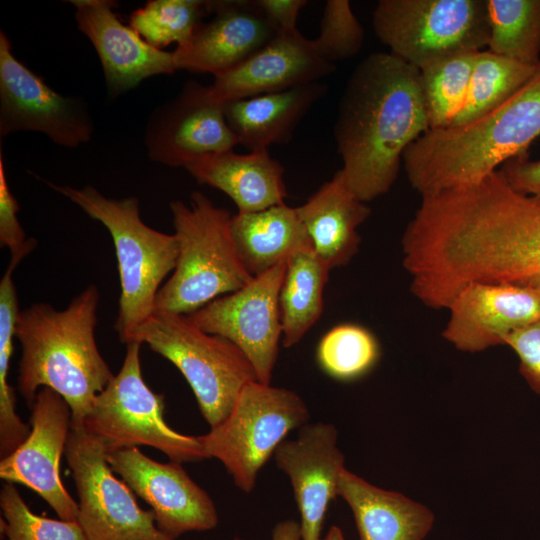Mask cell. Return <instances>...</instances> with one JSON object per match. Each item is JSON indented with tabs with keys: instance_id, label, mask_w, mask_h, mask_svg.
<instances>
[{
	"instance_id": "cell-1",
	"label": "cell",
	"mask_w": 540,
	"mask_h": 540,
	"mask_svg": "<svg viewBox=\"0 0 540 540\" xmlns=\"http://www.w3.org/2000/svg\"><path fill=\"white\" fill-rule=\"evenodd\" d=\"M419 77L390 52H376L347 81L334 137L344 182L363 202L391 189L405 150L429 130Z\"/></svg>"
},
{
	"instance_id": "cell-2",
	"label": "cell",
	"mask_w": 540,
	"mask_h": 540,
	"mask_svg": "<svg viewBox=\"0 0 540 540\" xmlns=\"http://www.w3.org/2000/svg\"><path fill=\"white\" fill-rule=\"evenodd\" d=\"M442 273L456 291L472 283L540 289V197L496 171L454 200L440 231Z\"/></svg>"
},
{
	"instance_id": "cell-3",
	"label": "cell",
	"mask_w": 540,
	"mask_h": 540,
	"mask_svg": "<svg viewBox=\"0 0 540 540\" xmlns=\"http://www.w3.org/2000/svg\"><path fill=\"white\" fill-rule=\"evenodd\" d=\"M99 291L89 285L65 309L35 303L20 310L15 337L21 345L17 388L29 408L38 391L60 394L81 426L95 397L114 374L96 344Z\"/></svg>"
},
{
	"instance_id": "cell-4",
	"label": "cell",
	"mask_w": 540,
	"mask_h": 540,
	"mask_svg": "<svg viewBox=\"0 0 540 540\" xmlns=\"http://www.w3.org/2000/svg\"><path fill=\"white\" fill-rule=\"evenodd\" d=\"M539 135L540 63L502 104L468 124L427 130L402 161L411 186L423 197L481 181L526 154Z\"/></svg>"
},
{
	"instance_id": "cell-5",
	"label": "cell",
	"mask_w": 540,
	"mask_h": 540,
	"mask_svg": "<svg viewBox=\"0 0 540 540\" xmlns=\"http://www.w3.org/2000/svg\"><path fill=\"white\" fill-rule=\"evenodd\" d=\"M50 188L79 206L109 231L117 257L121 293L115 330L127 344L155 312L157 293L174 271L178 243L146 225L135 197L111 199L92 186L73 188L47 182Z\"/></svg>"
},
{
	"instance_id": "cell-6",
	"label": "cell",
	"mask_w": 540,
	"mask_h": 540,
	"mask_svg": "<svg viewBox=\"0 0 540 540\" xmlns=\"http://www.w3.org/2000/svg\"><path fill=\"white\" fill-rule=\"evenodd\" d=\"M178 243L171 277L157 293L155 310L189 315L253 277L244 267L231 235V213L216 207L201 192L190 204H170Z\"/></svg>"
},
{
	"instance_id": "cell-7",
	"label": "cell",
	"mask_w": 540,
	"mask_h": 540,
	"mask_svg": "<svg viewBox=\"0 0 540 540\" xmlns=\"http://www.w3.org/2000/svg\"><path fill=\"white\" fill-rule=\"evenodd\" d=\"M132 342L147 344L182 373L210 428L226 418L244 386L258 381L235 344L201 330L186 315L155 310Z\"/></svg>"
},
{
	"instance_id": "cell-8",
	"label": "cell",
	"mask_w": 540,
	"mask_h": 540,
	"mask_svg": "<svg viewBox=\"0 0 540 540\" xmlns=\"http://www.w3.org/2000/svg\"><path fill=\"white\" fill-rule=\"evenodd\" d=\"M306 403L287 388L248 383L226 418L198 436L206 458L219 460L243 492H251L257 476L290 431L308 422Z\"/></svg>"
},
{
	"instance_id": "cell-9",
	"label": "cell",
	"mask_w": 540,
	"mask_h": 540,
	"mask_svg": "<svg viewBox=\"0 0 540 540\" xmlns=\"http://www.w3.org/2000/svg\"><path fill=\"white\" fill-rule=\"evenodd\" d=\"M140 347L139 342L126 344L119 372L95 397L81 426L99 438L108 453L149 446L178 463L207 459L198 436L181 434L165 421V397L145 383Z\"/></svg>"
},
{
	"instance_id": "cell-10",
	"label": "cell",
	"mask_w": 540,
	"mask_h": 540,
	"mask_svg": "<svg viewBox=\"0 0 540 540\" xmlns=\"http://www.w3.org/2000/svg\"><path fill=\"white\" fill-rule=\"evenodd\" d=\"M372 25L391 54L419 70L489 39L486 0H380Z\"/></svg>"
},
{
	"instance_id": "cell-11",
	"label": "cell",
	"mask_w": 540,
	"mask_h": 540,
	"mask_svg": "<svg viewBox=\"0 0 540 540\" xmlns=\"http://www.w3.org/2000/svg\"><path fill=\"white\" fill-rule=\"evenodd\" d=\"M65 457L78 495V517L88 540H175L158 530L152 510L142 509L119 480L103 442L71 423Z\"/></svg>"
},
{
	"instance_id": "cell-12",
	"label": "cell",
	"mask_w": 540,
	"mask_h": 540,
	"mask_svg": "<svg viewBox=\"0 0 540 540\" xmlns=\"http://www.w3.org/2000/svg\"><path fill=\"white\" fill-rule=\"evenodd\" d=\"M285 270L286 262L186 315L201 330L235 344L263 384L271 383L282 336L279 297Z\"/></svg>"
},
{
	"instance_id": "cell-13",
	"label": "cell",
	"mask_w": 540,
	"mask_h": 540,
	"mask_svg": "<svg viewBox=\"0 0 540 540\" xmlns=\"http://www.w3.org/2000/svg\"><path fill=\"white\" fill-rule=\"evenodd\" d=\"M0 134L36 131L58 145L75 148L90 140L93 127L84 108L50 88L20 62L0 33Z\"/></svg>"
},
{
	"instance_id": "cell-14",
	"label": "cell",
	"mask_w": 540,
	"mask_h": 540,
	"mask_svg": "<svg viewBox=\"0 0 540 540\" xmlns=\"http://www.w3.org/2000/svg\"><path fill=\"white\" fill-rule=\"evenodd\" d=\"M30 433L8 456L0 461V477L36 492L59 519L77 521L78 503L66 490L60 476L72 411L56 391L42 387L31 407Z\"/></svg>"
},
{
	"instance_id": "cell-15",
	"label": "cell",
	"mask_w": 540,
	"mask_h": 540,
	"mask_svg": "<svg viewBox=\"0 0 540 540\" xmlns=\"http://www.w3.org/2000/svg\"><path fill=\"white\" fill-rule=\"evenodd\" d=\"M114 473L151 506L160 532L175 539L190 531H207L218 524L213 500L185 471L181 463H162L138 447L107 454Z\"/></svg>"
},
{
	"instance_id": "cell-16",
	"label": "cell",
	"mask_w": 540,
	"mask_h": 540,
	"mask_svg": "<svg viewBox=\"0 0 540 540\" xmlns=\"http://www.w3.org/2000/svg\"><path fill=\"white\" fill-rule=\"evenodd\" d=\"M443 338L462 352L505 345L516 330L540 318V289L512 284L472 283L447 308Z\"/></svg>"
},
{
	"instance_id": "cell-17",
	"label": "cell",
	"mask_w": 540,
	"mask_h": 540,
	"mask_svg": "<svg viewBox=\"0 0 540 540\" xmlns=\"http://www.w3.org/2000/svg\"><path fill=\"white\" fill-rule=\"evenodd\" d=\"M337 430L330 423H306L293 440L276 449V466L289 478L300 513L302 540H321L330 502L338 496L344 456L337 446Z\"/></svg>"
},
{
	"instance_id": "cell-18",
	"label": "cell",
	"mask_w": 540,
	"mask_h": 540,
	"mask_svg": "<svg viewBox=\"0 0 540 540\" xmlns=\"http://www.w3.org/2000/svg\"><path fill=\"white\" fill-rule=\"evenodd\" d=\"M335 70L316 53L297 28L279 29L263 48L206 86L211 99L230 101L318 82Z\"/></svg>"
},
{
	"instance_id": "cell-19",
	"label": "cell",
	"mask_w": 540,
	"mask_h": 540,
	"mask_svg": "<svg viewBox=\"0 0 540 540\" xmlns=\"http://www.w3.org/2000/svg\"><path fill=\"white\" fill-rule=\"evenodd\" d=\"M149 156L165 165L186 167L206 154L232 150L238 140L230 129L224 104L211 99L206 86L187 83L147 132Z\"/></svg>"
},
{
	"instance_id": "cell-20",
	"label": "cell",
	"mask_w": 540,
	"mask_h": 540,
	"mask_svg": "<svg viewBox=\"0 0 540 540\" xmlns=\"http://www.w3.org/2000/svg\"><path fill=\"white\" fill-rule=\"evenodd\" d=\"M212 13L173 51L177 70L219 75L258 52L279 30L256 1H212Z\"/></svg>"
},
{
	"instance_id": "cell-21",
	"label": "cell",
	"mask_w": 540,
	"mask_h": 540,
	"mask_svg": "<svg viewBox=\"0 0 540 540\" xmlns=\"http://www.w3.org/2000/svg\"><path fill=\"white\" fill-rule=\"evenodd\" d=\"M79 30L93 44L110 92H125L142 80L175 72L173 52L148 44L133 28L124 25L109 0H73Z\"/></svg>"
},
{
	"instance_id": "cell-22",
	"label": "cell",
	"mask_w": 540,
	"mask_h": 540,
	"mask_svg": "<svg viewBox=\"0 0 540 540\" xmlns=\"http://www.w3.org/2000/svg\"><path fill=\"white\" fill-rule=\"evenodd\" d=\"M186 170L200 184L217 188L236 204L238 213L256 212L285 203L283 166L268 149L238 154L232 150L196 158Z\"/></svg>"
},
{
	"instance_id": "cell-23",
	"label": "cell",
	"mask_w": 540,
	"mask_h": 540,
	"mask_svg": "<svg viewBox=\"0 0 540 540\" xmlns=\"http://www.w3.org/2000/svg\"><path fill=\"white\" fill-rule=\"evenodd\" d=\"M296 209L315 253L330 270L348 264L358 253V227L371 210L346 186L340 170Z\"/></svg>"
},
{
	"instance_id": "cell-24",
	"label": "cell",
	"mask_w": 540,
	"mask_h": 540,
	"mask_svg": "<svg viewBox=\"0 0 540 540\" xmlns=\"http://www.w3.org/2000/svg\"><path fill=\"white\" fill-rule=\"evenodd\" d=\"M338 496L351 508L360 540H423L434 522L423 504L372 485L346 468Z\"/></svg>"
},
{
	"instance_id": "cell-25",
	"label": "cell",
	"mask_w": 540,
	"mask_h": 540,
	"mask_svg": "<svg viewBox=\"0 0 540 540\" xmlns=\"http://www.w3.org/2000/svg\"><path fill=\"white\" fill-rule=\"evenodd\" d=\"M313 82L224 104L226 121L238 143L250 151L289 141L298 123L326 93Z\"/></svg>"
},
{
	"instance_id": "cell-26",
	"label": "cell",
	"mask_w": 540,
	"mask_h": 540,
	"mask_svg": "<svg viewBox=\"0 0 540 540\" xmlns=\"http://www.w3.org/2000/svg\"><path fill=\"white\" fill-rule=\"evenodd\" d=\"M230 229L238 255L253 278L286 262L296 252L313 248L297 209L285 203L237 213L232 216Z\"/></svg>"
},
{
	"instance_id": "cell-27",
	"label": "cell",
	"mask_w": 540,
	"mask_h": 540,
	"mask_svg": "<svg viewBox=\"0 0 540 540\" xmlns=\"http://www.w3.org/2000/svg\"><path fill=\"white\" fill-rule=\"evenodd\" d=\"M329 271L313 248L300 250L286 261L279 297L284 347L297 344L319 319Z\"/></svg>"
},
{
	"instance_id": "cell-28",
	"label": "cell",
	"mask_w": 540,
	"mask_h": 540,
	"mask_svg": "<svg viewBox=\"0 0 540 540\" xmlns=\"http://www.w3.org/2000/svg\"><path fill=\"white\" fill-rule=\"evenodd\" d=\"M36 240L29 238L18 251L11 253L9 265L0 282V457L11 454L29 435L31 428L15 410V395L8 382L13 338L20 309L13 273L20 262L35 247Z\"/></svg>"
},
{
	"instance_id": "cell-29",
	"label": "cell",
	"mask_w": 540,
	"mask_h": 540,
	"mask_svg": "<svg viewBox=\"0 0 540 540\" xmlns=\"http://www.w3.org/2000/svg\"><path fill=\"white\" fill-rule=\"evenodd\" d=\"M537 66L489 50L478 51L466 100L449 127L468 124L502 104L530 79Z\"/></svg>"
},
{
	"instance_id": "cell-30",
	"label": "cell",
	"mask_w": 540,
	"mask_h": 540,
	"mask_svg": "<svg viewBox=\"0 0 540 540\" xmlns=\"http://www.w3.org/2000/svg\"><path fill=\"white\" fill-rule=\"evenodd\" d=\"M489 51L526 64L540 63V0H486Z\"/></svg>"
},
{
	"instance_id": "cell-31",
	"label": "cell",
	"mask_w": 540,
	"mask_h": 540,
	"mask_svg": "<svg viewBox=\"0 0 540 540\" xmlns=\"http://www.w3.org/2000/svg\"><path fill=\"white\" fill-rule=\"evenodd\" d=\"M477 52L452 55L419 70L429 129L449 127L460 111L468 94Z\"/></svg>"
},
{
	"instance_id": "cell-32",
	"label": "cell",
	"mask_w": 540,
	"mask_h": 540,
	"mask_svg": "<svg viewBox=\"0 0 540 540\" xmlns=\"http://www.w3.org/2000/svg\"><path fill=\"white\" fill-rule=\"evenodd\" d=\"M209 13L212 1L151 0L132 12L129 23L148 44L162 50L173 42L185 44Z\"/></svg>"
},
{
	"instance_id": "cell-33",
	"label": "cell",
	"mask_w": 540,
	"mask_h": 540,
	"mask_svg": "<svg viewBox=\"0 0 540 540\" xmlns=\"http://www.w3.org/2000/svg\"><path fill=\"white\" fill-rule=\"evenodd\" d=\"M380 357L374 334L358 324H340L320 340L316 358L321 369L340 381H351L367 374Z\"/></svg>"
},
{
	"instance_id": "cell-34",
	"label": "cell",
	"mask_w": 540,
	"mask_h": 540,
	"mask_svg": "<svg viewBox=\"0 0 540 540\" xmlns=\"http://www.w3.org/2000/svg\"><path fill=\"white\" fill-rule=\"evenodd\" d=\"M0 507L1 532L7 540H88L78 521L33 513L13 483L2 485Z\"/></svg>"
},
{
	"instance_id": "cell-35",
	"label": "cell",
	"mask_w": 540,
	"mask_h": 540,
	"mask_svg": "<svg viewBox=\"0 0 540 540\" xmlns=\"http://www.w3.org/2000/svg\"><path fill=\"white\" fill-rule=\"evenodd\" d=\"M364 30L348 0H328L321 18L319 36L312 40L320 58L334 64L357 55L363 45ZM335 65V64H334Z\"/></svg>"
},
{
	"instance_id": "cell-36",
	"label": "cell",
	"mask_w": 540,
	"mask_h": 540,
	"mask_svg": "<svg viewBox=\"0 0 540 540\" xmlns=\"http://www.w3.org/2000/svg\"><path fill=\"white\" fill-rule=\"evenodd\" d=\"M505 345L516 353L521 375L540 395V318L510 334Z\"/></svg>"
},
{
	"instance_id": "cell-37",
	"label": "cell",
	"mask_w": 540,
	"mask_h": 540,
	"mask_svg": "<svg viewBox=\"0 0 540 540\" xmlns=\"http://www.w3.org/2000/svg\"><path fill=\"white\" fill-rule=\"evenodd\" d=\"M18 202L11 193L5 173L2 155L0 157V244L10 252L20 250L27 242L25 232L17 218Z\"/></svg>"
},
{
	"instance_id": "cell-38",
	"label": "cell",
	"mask_w": 540,
	"mask_h": 540,
	"mask_svg": "<svg viewBox=\"0 0 540 540\" xmlns=\"http://www.w3.org/2000/svg\"><path fill=\"white\" fill-rule=\"evenodd\" d=\"M498 170L514 190L540 197V159L530 160L523 154L508 160Z\"/></svg>"
},
{
	"instance_id": "cell-39",
	"label": "cell",
	"mask_w": 540,
	"mask_h": 540,
	"mask_svg": "<svg viewBox=\"0 0 540 540\" xmlns=\"http://www.w3.org/2000/svg\"><path fill=\"white\" fill-rule=\"evenodd\" d=\"M256 4L278 29H294L306 0H256Z\"/></svg>"
},
{
	"instance_id": "cell-40",
	"label": "cell",
	"mask_w": 540,
	"mask_h": 540,
	"mask_svg": "<svg viewBox=\"0 0 540 540\" xmlns=\"http://www.w3.org/2000/svg\"><path fill=\"white\" fill-rule=\"evenodd\" d=\"M272 540H302L300 524L293 520L279 522L273 529Z\"/></svg>"
},
{
	"instance_id": "cell-41",
	"label": "cell",
	"mask_w": 540,
	"mask_h": 540,
	"mask_svg": "<svg viewBox=\"0 0 540 540\" xmlns=\"http://www.w3.org/2000/svg\"><path fill=\"white\" fill-rule=\"evenodd\" d=\"M321 540H346L342 530L337 526H331L325 535Z\"/></svg>"
},
{
	"instance_id": "cell-42",
	"label": "cell",
	"mask_w": 540,
	"mask_h": 540,
	"mask_svg": "<svg viewBox=\"0 0 540 540\" xmlns=\"http://www.w3.org/2000/svg\"><path fill=\"white\" fill-rule=\"evenodd\" d=\"M232 540H242V539L236 537V538H234V539H232Z\"/></svg>"
}]
</instances>
